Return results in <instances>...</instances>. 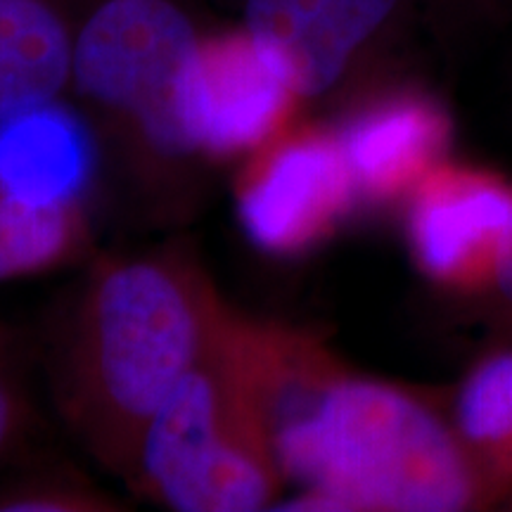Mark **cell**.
<instances>
[{
    "label": "cell",
    "mask_w": 512,
    "mask_h": 512,
    "mask_svg": "<svg viewBox=\"0 0 512 512\" xmlns=\"http://www.w3.org/2000/svg\"><path fill=\"white\" fill-rule=\"evenodd\" d=\"M448 53H470L512 27V0H415Z\"/></svg>",
    "instance_id": "14"
},
{
    "label": "cell",
    "mask_w": 512,
    "mask_h": 512,
    "mask_svg": "<svg viewBox=\"0 0 512 512\" xmlns=\"http://www.w3.org/2000/svg\"><path fill=\"white\" fill-rule=\"evenodd\" d=\"M74 34L53 0H0V121L60 98Z\"/></svg>",
    "instance_id": "11"
},
{
    "label": "cell",
    "mask_w": 512,
    "mask_h": 512,
    "mask_svg": "<svg viewBox=\"0 0 512 512\" xmlns=\"http://www.w3.org/2000/svg\"><path fill=\"white\" fill-rule=\"evenodd\" d=\"M408 242L427 278L477 297L512 249V183L437 164L411 192Z\"/></svg>",
    "instance_id": "7"
},
{
    "label": "cell",
    "mask_w": 512,
    "mask_h": 512,
    "mask_svg": "<svg viewBox=\"0 0 512 512\" xmlns=\"http://www.w3.org/2000/svg\"><path fill=\"white\" fill-rule=\"evenodd\" d=\"M361 202L335 131L304 128L268 147L238 192V219L249 242L294 256L328 238Z\"/></svg>",
    "instance_id": "6"
},
{
    "label": "cell",
    "mask_w": 512,
    "mask_h": 512,
    "mask_svg": "<svg viewBox=\"0 0 512 512\" xmlns=\"http://www.w3.org/2000/svg\"><path fill=\"white\" fill-rule=\"evenodd\" d=\"M200 36L176 0H102L74 34L72 83L131 117L159 152L188 155L176 88Z\"/></svg>",
    "instance_id": "3"
},
{
    "label": "cell",
    "mask_w": 512,
    "mask_h": 512,
    "mask_svg": "<svg viewBox=\"0 0 512 512\" xmlns=\"http://www.w3.org/2000/svg\"><path fill=\"white\" fill-rule=\"evenodd\" d=\"M472 299H477L479 313L491 325L512 330V249L503 259V264L498 266L494 280Z\"/></svg>",
    "instance_id": "15"
},
{
    "label": "cell",
    "mask_w": 512,
    "mask_h": 512,
    "mask_svg": "<svg viewBox=\"0 0 512 512\" xmlns=\"http://www.w3.org/2000/svg\"><path fill=\"white\" fill-rule=\"evenodd\" d=\"M256 384V439L302 486L285 510L465 512L512 503L441 413L394 384L349 375L316 349H290Z\"/></svg>",
    "instance_id": "1"
},
{
    "label": "cell",
    "mask_w": 512,
    "mask_h": 512,
    "mask_svg": "<svg viewBox=\"0 0 512 512\" xmlns=\"http://www.w3.org/2000/svg\"><path fill=\"white\" fill-rule=\"evenodd\" d=\"M200 351L202 316L183 278L155 261L105 273L93 297V373L119 418L145 425Z\"/></svg>",
    "instance_id": "2"
},
{
    "label": "cell",
    "mask_w": 512,
    "mask_h": 512,
    "mask_svg": "<svg viewBox=\"0 0 512 512\" xmlns=\"http://www.w3.org/2000/svg\"><path fill=\"white\" fill-rule=\"evenodd\" d=\"M74 240V207H31L0 192V280L53 266Z\"/></svg>",
    "instance_id": "13"
},
{
    "label": "cell",
    "mask_w": 512,
    "mask_h": 512,
    "mask_svg": "<svg viewBox=\"0 0 512 512\" xmlns=\"http://www.w3.org/2000/svg\"><path fill=\"white\" fill-rule=\"evenodd\" d=\"M19 422V403L17 392L12 387L10 377L5 375V370L0 368V458L8 451L12 444V437L17 432Z\"/></svg>",
    "instance_id": "16"
},
{
    "label": "cell",
    "mask_w": 512,
    "mask_h": 512,
    "mask_svg": "<svg viewBox=\"0 0 512 512\" xmlns=\"http://www.w3.org/2000/svg\"><path fill=\"white\" fill-rule=\"evenodd\" d=\"M143 470L181 512H252L273 496L271 463L233 422L226 389L195 366L145 422Z\"/></svg>",
    "instance_id": "4"
},
{
    "label": "cell",
    "mask_w": 512,
    "mask_h": 512,
    "mask_svg": "<svg viewBox=\"0 0 512 512\" xmlns=\"http://www.w3.org/2000/svg\"><path fill=\"white\" fill-rule=\"evenodd\" d=\"M408 0H247L245 27L278 57L302 100L335 91Z\"/></svg>",
    "instance_id": "8"
},
{
    "label": "cell",
    "mask_w": 512,
    "mask_h": 512,
    "mask_svg": "<svg viewBox=\"0 0 512 512\" xmlns=\"http://www.w3.org/2000/svg\"><path fill=\"white\" fill-rule=\"evenodd\" d=\"M361 200L411 195L444 162L451 119L439 100L418 86L370 93L335 128Z\"/></svg>",
    "instance_id": "9"
},
{
    "label": "cell",
    "mask_w": 512,
    "mask_h": 512,
    "mask_svg": "<svg viewBox=\"0 0 512 512\" xmlns=\"http://www.w3.org/2000/svg\"><path fill=\"white\" fill-rule=\"evenodd\" d=\"M88 126L60 100L0 121V192L31 207H74L93 174Z\"/></svg>",
    "instance_id": "10"
},
{
    "label": "cell",
    "mask_w": 512,
    "mask_h": 512,
    "mask_svg": "<svg viewBox=\"0 0 512 512\" xmlns=\"http://www.w3.org/2000/svg\"><path fill=\"white\" fill-rule=\"evenodd\" d=\"M448 420L479 470L512 498V344L472 363L453 389Z\"/></svg>",
    "instance_id": "12"
},
{
    "label": "cell",
    "mask_w": 512,
    "mask_h": 512,
    "mask_svg": "<svg viewBox=\"0 0 512 512\" xmlns=\"http://www.w3.org/2000/svg\"><path fill=\"white\" fill-rule=\"evenodd\" d=\"M302 100L271 50L249 31L202 34L176 88V117L188 150L228 157L278 136Z\"/></svg>",
    "instance_id": "5"
}]
</instances>
